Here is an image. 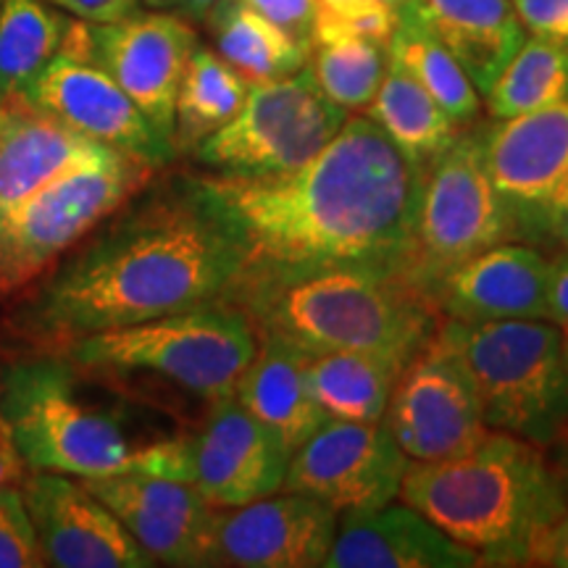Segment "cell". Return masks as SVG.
Returning a JSON list of instances; mask_svg holds the SVG:
<instances>
[{
    "label": "cell",
    "mask_w": 568,
    "mask_h": 568,
    "mask_svg": "<svg viewBox=\"0 0 568 568\" xmlns=\"http://www.w3.org/2000/svg\"><path fill=\"white\" fill-rule=\"evenodd\" d=\"M193 182L243 251L237 290L326 268L400 274L424 172L372 119L353 116L290 172Z\"/></svg>",
    "instance_id": "cell-1"
},
{
    "label": "cell",
    "mask_w": 568,
    "mask_h": 568,
    "mask_svg": "<svg viewBox=\"0 0 568 568\" xmlns=\"http://www.w3.org/2000/svg\"><path fill=\"white\" fill-rule=\"evenodd\" d=\"M124 205L21 303L13 329L63 347L232 295L243 251L193 176Z\"/></svg>",
    "instance_id": "cell-2"
},
{
    "label": "cell",
    "mask_w": 568,
    "mask_h": 568,
    "mask_svg": "<svg viewBox=\"0 0 568 568\" xmlns=\"http://www.w3.org/2000/svg\"><path fill=\"white\" fill-rule=\"evenodd\" d=\"M397 497L477 552L481 566H531L568 510L545 447L493 429L464 456L410 460Z\"/></svg>",
    "instance_id": "cell-3"
},
{
    "label": "cell",
    "mask_w": 568,
    "mask_h": 568,
    "mask_svg": "<svg viewBox=\"0 0 568 568\" xmlns=\"http://www.w3.org/2000/svg\"><path fill=\"white\" fill-rule=\"evenodd\" d=\"M240 297L255 335L303 353L368 351L410 361L437 332L439 311L400 274L326 268L293 280L243 284Z\"/></svg>",
    "instance_id": "cell-4"
},
{
    "label": "cell",
    "mask_w": 568,
    "mask_h": 568,
    "mask_svg": "<svg viewBox=\"0 0 568 568\" xmlns=\"http://www.w3.org/2000/svg\"><path fill=\"white\" fill-rule=\"evenodd\" d=\"M477 387L485 424L548 447L568 426V347L548 318L439 322Z\"/></svg>",
    "instance_id": "cell-5"
},
{
    "label": "cell",
    "mask_w": 568,
    "mask_h": 568,
    "mask_svg": "<svg viewBox=\"0 0 568 568\" xmlns=\"http://www.w3.org/2000/svg\"><path fill=\"white\" fill-rule=\"evenodd\" d=\"M0 414L30 471L95 479L126 471L138 447L105 408L84 400L74 364L34 355L0 368Z\"/></svg>",
    "instance_id": "cell-6"
},
{
    "label": "cell",
    "mask_w": 568,
    "mask_h": 568,
    "mask_svg": "<svg viewBox=\"0 0 568 568\" xmlns=\"http://www.w3.org/2000/svg\"><path fill=\"white\" fill-rule=\"evenodd\" d=\"M255 347L258 337L251 318L222 301L77 337L63 345V353L77 368L161 376L213 403L234 395Z\"/></svg>",
    "instance_id": "cell-7"
},
{
    "label": "cell",
    "mask_w": 568,
    "mask_h": 568,
    "mask_svg": "<svg viewBox=\"0 0 568 568\" xmlns=\"http://www.w3.org/2000/svg\"><path fill=\"white\" fill-rule=\"evenodd\" d=\"M155 169L116 153L48 182L0 219V295L19 293L145 187Z\"/></svg>",
    "instance_id": "cell-8"
},
{
    "label": "cell",
    "mask_w": 568,
    "mask_h": 568,
    "mask_svg": "<svg viewBox=\"0 0 568 568\" xmlns=\"http://www.w3.org/2000/svg\"><path fill=\"white\" fill-rule=\"evenodd\" d=\"M508 232L510 213L489 180L481 134L460 132L426 166L400 276L429 297L439 276L487 247L506 243Z\"/></svg>",
    "instance_id": "cell-9"
},
{
    "label": "cell",
    "mask_w": 568,
    "mask_h": 568,
    "mask_svg": "<svg viewBox=\"0 0 568 568\" xmlns=\"http://www.w3.org/2000/svg\"><path fill=\"white\" fill-rule=\"evenodd\" d=\"M351 111L332 103L308 71L282 80L251 82L243 109L230 124L195 148V159L213 174L261 176L290 172L322 151Z\"/></svg>",
    "instance_id": "cell-10"
},
{
    "label": "cell",
    "mask_w": 568,
    "mask_h": 568,
    "mask_svg": "<svg viewBox=\"0 0 568 568\" xmlns=\"http://www.w3.org/2000/svg\"><path fill=\"white\" fill-rule=\"evenodd\" d=\"M197 34L180 13L134 11L90 24L71 21L61 53L95 63L132 98L148 122L174 142V105Z\"/></svg>",
    "instance_id": "cell-11"
},
{
    "label": "cell",
    "mask_w": 568,
    "mask_h": 568,
    "mask_svg": "<svg viewBox=\"0 0 568 568\" xmlns=\"http://www.w3.org/2000/svg\"><path fill=\"white\" fill-rule=\"evenodd\" d=\"M385 424L410 460L464 456L489 432L471 374L439 332L403 368Z\"/></svg>",
    "instance_id": "cell-12"
},
{
    "label": "cell",
    "mask_w": 568,
    "mask_h": 568,
    "mask_svg": "<svg viewBox=\"0 0 568 568\" xmlns=\"http://www.w3.org/2000/svg\"><path fill=\"white\" fill-rule=\"evenodd\" d=\"M410 458L382 422L326 418L290 456L284 487L322 500L337 514L397 500Z\"/></svg>",
    "instance_id": "cell-13"
},
{
    "label": "cell",
    "mask_w": 568,
    "mask_h": 568,
    "mask_svg": "<svg viewBox=\"0 0 568 568\" xmlns=\"http://www.w3.org/2000/svg\"><path fill=\"white\" fill-rule=\"evenodd\" d=\"M287 466L282 439L234 395L213 400L197 432L182 437V481L213 508H237L280 493Z\"/></svg>",
    "instance_id": "cell-14"
},
{
    "label": "cell",
    "mask_w": 568,
    "mask_h": 568,
    "mask_svg": "<svg viewBox=\"0 0 568 568\" xmlns=\"http://www.w3.org/2000/svg\"><path fill=\"white\" fill-rule=\"evenodd\" d=\"M337 518L322 500L290 489L237 508H213L203 566L324 568Z\"/></svg>",
    "instance_id": "cell-15"
},
{
    "label": "cell",
    "mask_w": 568,
    "mask_h": 568,
    "mask_svg": "<svg viewBox=\"0 0 568 568\" xmlns=\"http://www.w3.org/2000/svg\"><path fill=\"white\" fill-rule=\"evenodd\" d=\"M17 98L151 169L166 166L176 155L174 142L163 138L132 98L90 61L59 53Z\"/></svg>",
    "instance_id": "cell-16"
},
{
    "label": "cell",
    "mask_w": 568,
    "mask_h": 568,
    "mask_svg": "<svg viewBox=\"0 0 568 568\" xmlns=\"http://www.w3.org/2000/svg\"><path fill=\"white\" fill-rule=\"evenodd\" d=\"M27 510L45 566L55 568H151L148 552L126 527L67 474L32 471L21 479Z\"/></svg>",
    "instance_id": "cell-17"
},
{
    "label": "cell",
    "mask_w": 568,
    "mask_h": 568,
    "mask_svg": "<svg viewBox=\"0 0 568 568\" xmlns=\"http://www.w3.org/2000/svg\"><path fill=\"white\" fill-rule=\"evenodd\" d=\"M155 566H203L213 506L193 485L145 471L82 479Z\"/></svg>",
    "instance_id": "cell-18"
},
{
    "label": "cell",
    "mask_w": 568,
    "mask_h": 568,
    "mask_svg": "<svg viewBox=\"0 0 568 568\" xmlns=\"http://www.w3.org/2000/svg\"><path fill=\"white\" fill-rule=\"evenodd\" d=\"M489 180L510 216L535 219L568 174V98L497 119L481 134Z\"/></svg>",
    "instance_id": "cell-19"
},
{
    "label": "cell",
    "mask_w": 568,
    "mask_h": 568,
    "mask_svg": "<svg viewBox=\"0 0 568 568\" xmlns=\"http://www.w3.org/2000/svg\"><path fill=\"white\" fill-rule=\"evenodd\" d=\"M550 261L529 245L497 243L439 276L429 301L466 324L545 318Z\"/></svg>",
    "instance_id": "cell-20"
},
{
    "label": "cell",
    "mask_w": 568,
    "mask_h": 568,
    "mask_svg": "<svg viewBox=\"0 0 568 568\" xmlns=\"http://www.w3.org/2000/svg\"><path fill=\"white\" fill-rule=\"evenodd\" d=\"M474 550L447 537L408 503L339 514L324 568H474Z\"/></svg>",
    "instance_id": "cell-21"
},
{
    "label": "cell",
    "mask_w": 568,
    "mask_h": 568,
    "mask_svg": "<svg viewBox=\"0 0 568 568\" xmlns=\"http://www.w3.org/2000/svg\"><path fill=\"white\" fill-rule=\"evenodd\" d=\"M0 219L61 174L119 153L30 109L21 98H0Z\"/></svg>",
    "instance_id": "cell-22"
},
{
    "label": "cell",
    "mask_w": 568,
    "mask_h": 568,
    "mask_svg": "<svg viewBox=\"0 0 568 568\" xmlns=\"http://www.w3.org/2000/svg\"><path fill=\"white\" fill-rule=\"evenodd\" d=\"M410 9L464 67L479 95L527 40L510 0H410Z\"/></svg>",
    "instance_id": "cell-23"
},
{
    "label": "cell",
    "mask_w": 568,
    "mask_h": 568,
    "mask_svg": "<svg viewBox=\"0 0 568 568\" xmlns=\"http://www.w3.org/2000/svg\"><path fill=\"white\" fill-rule=\"evenodd\" d=\"M251 364L240 376L234 397L282 439L290 456L326 422L311 395L308 353L272 335H255Z\"/></svg>",
    "instance_id": "cell-24"
},
{
    "label": "cell",
    "mask_w": 568,
    "mask_h": 568,
    "mask_svg": "<svg viewBox=\"0 0 568 568\" xmlns=\"http://www.w3.org/2000/svg\"><path fill=\"white\" fill-rule=\"evenodd\" d=\"M408 361L387 353L335 351L308 358L311 395L326 418L382 422Z\"/></svg>",
    "instance_id": "cell-25"
},
{
    "label": "cell",
    "mask_w": 568,
    "mask_h": 568,
    "mask_svg": "<svg viewBox=\"0 0 568 568\" xmlns=\"http://www.w3.org/2000/svg\"><path fill=\"white\" fill-rule=\"evenodd\" d=\"M364 113L422 172L464 132V126L453 122L450 113L393 61Z\"/></svg>",
    "instance_id": "cell-26"
},
{
    "label": "cell",
    "mask_w": 568,
    "mask_h": 568,
    "mask_svg": "<svg viewBox=\"0 0 568 568\" xmlns=\"http://www.w3.org/2000/svg\"><path fill=\"white\" fill-rule=\"evenodd\" d=\"M216 53L247 82H268L297 74L308 61V45L297 42L274 21L243 0H222L203 19Z\"/></svg>",
    "instance_id": "cell-27"
},
{
    "label": "cell",
    "mask_w": 568,
    "mask_h": 568,
    "mask_svg": "<svg viewBox=\"0 0 568 568\" xmlns=\"http://www.w3.org/2000/svg\"><path fill=\"white\" fill-rule=\"evenodd\" d=\"M251 82L222 55L197 42L174 105V148L195 151L243 109Z\"/></svg>",
    "instance_id": "cell-28"
},
{
    "label": "cell",
    "mask_w": 568,
    "mask_h": 568,
    "mask_svg": "<svg viewBox=\"0 0 568 568\" xmlns=\"http://www.w3.org/2000/svg\"><path fill=\"white\" fill-rule=\"evenodd\" d=\"M387 55L406 74L414 77L458 126L477 122L481 113L479 90L468 80L464 67L422 24V19L410 9V0L397 9V24L389 38Z\"/></svg>",
    "instance_id": "cell-29"
},
{
    "label": "cell",
    "mask_w": 568,
    "mask_h": 568,
    "mask_svg": "<svg viewBox=\"0 0 568 568\" xmlns=\"http://www.w3.org/2000/svg\"><path fill=\"white\" fill-rule=\"evenodd\" d=\"M387 67V48L379 42L347 32L314 30L303 69L339 109L364 111L385 80Z\"/></svg>",
    "instance_id": "cell-30"
},
{
    "label": "cell",
    "mask_w": 568,
    "mask_h": 568,
    "mask_svg": "<svg viewBox=\"0 0 568 568\" xmlns=\"http://www.w3.org/2000/svg\"><path fill=\"white\" fill-rule=\"evenodd\" d=\"M71 19L42 0H0V98H17L61 53Z\"/></svg>",
    "instance_id": "cell-31"
},
{
    "label": "cell",
    "mask_w": 568,
    "mask_h": 568,
    "mask_svg": "<svg viewBox=\"0 0 568 568\" xmlns=\"http://www.w3.org/2000/svg\"><path fill=\"white\" fill-rule=\"evenodd\" d=\"M485 109L495 119H510L568 98V48L529 38L485 95Z\"/></svg>",
    "instance_id": "cell-32"
},
{
    "label": "cell",
    "mask_w": 568,
    "mask_h": 568,
    "mask_svg": "<svg viewBox=\"0 0 568 568\" xmlns=\"http://www.w3.org/2000/svg\"><path fill=\"white\" fill-rule=\"evenodd\" d=\"M400 3L406 0H318L314 27L358 34V38L374 40L387 48L395 32Z\"/></svg>",
    "instance_id": "cell-33"
},
{
    "label": "cell",
    "mask_w": 568,
    "mask_h": 568,
    "mask_svg": "<svg viewBox=\"0 0 568 568\" xmlns=\"http://www.w3.org/2000/svg\"><path fill=\"white\" fill-rule=\"evenodd\" d=\"M45 566L21 485L0 487V568Z\"/></svg>",
    "instance_id": "cell-34"
},
{
    "label": "cell",
    "mask_w": 568,
    "mask_h": 568,
    "mask_svg": "<svg viewBox=\"0 0 568 568\" xmlns=\"http://www.w3.org/2000/svg\"><path fill=\"white\" fill-rule=\"evenodd\" d=\"M529 38L568 48V0H510Z\"/></svg>",
    "instance_id": "cell-35"
},
{
    "label": "cell",
    "mask_w": 568,
    "mask_h": 568,
    "mask_svg": "<svg viewBox=\"0 0 568 568\" xmlns=\"http://www.w3.org/2000/svg\"><path fill=\"white\" fill-rule=\"evenodd\" d=\"M243 3L258 11L261 17L274 21V24L282 27L287 34H293L297 42L311 45V32H314L316 24L318 0H243Z\"/></svg>",
    "instance_id": "cell-36"
},
{
    "label": "cell",
    "mask_w": 568,
    "mask_h": 568,
    "mask_svg": "<svg viewBox=\"0 0 568 568\" xmlns=\"http://www.w3.org/2000/svg\"><path fill=\"white\" fill-rule=\"evenodd\" d=\"M48 3L59 6L71 17L90 21V24H109V21H119L138 11L140 0H48Z\"/></svg>",
    "instance_id": "cell-37"
},
{
    "label": "cell",
    "mask_w": 568,
    "mask_h": 568,
    "mask_svg": "<svg viewBox=\"0 0 568 568\" xmlns=\"http://www.w3.org/2000/svg\"><path fill=\"white\" fill-rule=\"evenodd\" d=\"M545 318L552 324H558L560 329H566L568 326V251L560 255V258L550 261Z\"/></svg>",
    "instance_id": "cell-38"
},
{
    "label": "cell",
    "mask_w": 568,
    "mask_h": 568,
    "mask_svg": "<svg viewBox=\"0 0 568 568\" xmlns=\"http://www.w3.org/2000/svg\"><path fill=\"white\" fill-rule=\"evenodd\" d=\"M535 219H539V224L568 247V174L564 176V182L558 184L556 193L550 195V201L545 203V209L539 211Z\"/></svg>",
    "instance_id": "cell-39"
},
{
    "label": "cell",
    "mask_w": 568,
    "mask_h": 568,
    "mask_svg": "<svg viewBox=\"0 0 568 568\" xmlns=\"http://www.w3.org/2000/svg\"><path fill=\"white\" fill-rule=\"evenodd\" d=\"M531 566H552L568 568V510L558 518V524L545 535L542 542L535 552V564Z\"/></svg>",
    "instance_id": "cell-40"
},
{
    "label": "cell",
    "mask_w": 568,
    "mask_h": 568,
    "mask_svg": "<svg viewBox=\"0 0 568 568\" xmlns=\"http://www.w3.org/2000/svg\"><path fill=\"white\" fill-rule=\"evenodd\" d=\"M24 464H21L17 447H13V439L9 435V426L3 422V414H0V487L3 485H19L24 479Z\"/></svg>",
    "instance_id": "cell-41"
},
{
    "label": "cell",
    "mask_w": 568,
    "mask_h": 568,
    "mask_svg": "<svg viewBox=\"0 0 568 568\" xmlns=\"http://www.w3.org/2000/svg\"><path fill=\"white\" fill-rule=\"evenodd\" d=\"M545 450H548L552 471L558 474L560 485H564L566 495H568V426L564 432H560L556 439H552L548 447H545Z\"/></svg>",
    "instance_id": "cell-42"
},
{
    "label": "cell",
    "mask_w": 568,
    "mask_h": 568,
    "mask_svg": "<svg viewBox=\"0 0 568 568\" xmlns=\"http://www.w3.org/2000/svg\"><path fill=\"white\" fill-rule=\"evenodd\" d=\"M216 3H222V0H176L174 9H176V13H180L182 19L203 21L205 17H209V11Z\"/></svg>",
    "instance_id": "cell-43"
},
{
    "label": "cell",
    "mask_w": 568,
    "mask_h": 568,
    "mask_svg": "<svg viewBox=\"0 0 568 568\" xmlns=\"http://www.w3.org/2000/svg\"><path fill=\"white\" fill-rule=\"evenodd\" d=\"M176 0H145V6H151V9L161 11V9H172Z\"/></svg>",
    "instance_id": "cell-44"
},
{
    "label": "cell",
    "mask_w": 568,
    "mask_h": 568,
    "mask_svg": "<svg viewBox=\"0 0 568 568\" xmlns=\"http://www.w3.org/2000/svg\"><path fill=\"white\" fill-rule=\"evenodd\" d=\"M564 337H566V347H568V326L564 329Z\"/></svg>",
    "instance_id": "cell-45"
},
{
    "label": "cell",
    "mask_w": 568,
    "mask_h": 568,
    "mask_svg": "<svg viewBox=\"0 0 568 568\" xmlns=\"http://www.w3.org/2000/svg\"><path fill=\"white\" fill-rule=\"evenodd\" d=\"M0 122H3V105H0Z\"/></svg>",
    "instance_id": "cell-46"
}]
</instances>
